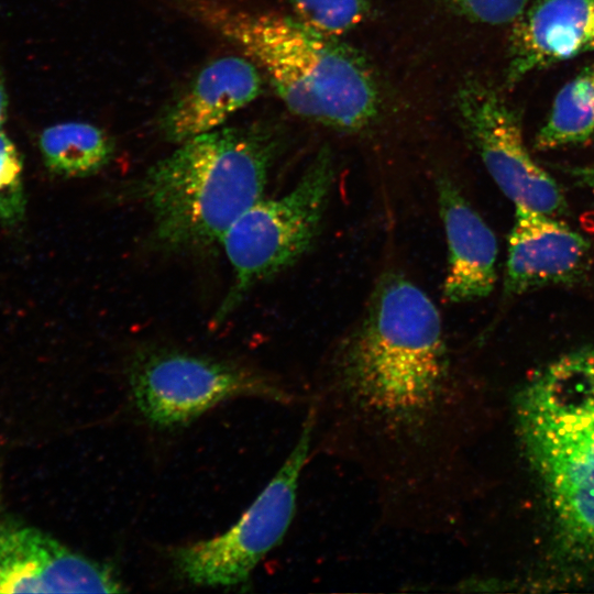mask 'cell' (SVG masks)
I'll list each match as a JSON object with an SVG mask.
<instances>
[{"label": "cell", "mask_w": 594, "mask_h": 594, "mask_svg": "<svg viewBox=\"0 0 594 594\" xmlns=\"http://www.w3.org/2000/svg\"><path fill=\"white\" fill-rule=\"evenodd\" d=\"M21 154L0 129V223L15 226L25 212Z\"/></svg>", "instance_id": "e0dca14e"}, {"label": "cell", "mask_w": 594, "mask_h": 594, "mask_svg": "<svg viewBox=\"0 0 594 594\" xmlns=\"http://www.w3.org/2000/svg\"><path fill=\"white\" fill-rule=\"evenodd\" d=\"M454 107L465 136L515 207L551 216L566 211L560 186L525 144L519 113L496 86L468 77L454 94Z\"/></svg>", "instance_id": "ba28073f"}, {"label": "cell", "mask_w": 594, "mask_h": 594, "mask_svg": "<svg viewBox=\"0 0 594 594\" xmlns=\"http://www.w3.org/2000/svg\"><path fill=\"white\" fill-rule=\"evenodd\" d=\"M129 382L139 411L161 428L188 424L239 396L296 402L275 378L251 366L170 349L138 353L130 365Z\"/></svg>", "instance_id": "52a82bcc"}, {"label": "cell", "mask_w": 594, "mask_h": 594, "mask_svg": "<svg viewBox=\"0 0 594 594\" xmlns=\"http://www.w3.org/2000/svg\"><path fill=\"white\" fill-rule=\"evenodd\" d=\"M128 183L125 197L151 219L155 248L199 254L263 198L285 135L267 122L221 127L188 139Z\"/></svg>", "instance_id": "7a4b0ae2"}, {"label": "cell", "mask_w": 594, "mask_h": 594, "mask_svg": "<svg viewBox=\"0 0 594 594\" xmlns=\"http://www.w3.org/2000/svg\"><path fill=\"white\" fill-rule=\"evenodd\" d=\"M451 13L473 23L512 25L531 0H438Z\"/></svg>", "instance_id": "ac0fdd59"}, {"label": "cell", "mask_w": 594, "mask_h": 594, "mask_svg": "<svg viewBox=\"0 0 594 594\" xmlns=\"http://www.w3.org/2000/svg\"><path fill=\"white\" fill-rule=\"evenodd\" d=\"M590 257L588 240L556 216L516 207L504 293L514 296L574 283L585 273Z\"/></svg>", "instance_id": "30bf717a"}, {"label": "cell", "mask_w": 594, "mask_h": 594, "mask_svg": "<svg viewBox=\"0 0 594 594\" xmlns=\"http://www.w3.org/2000/svg\"><path fill=\"white\" fill-rule=\"evenodd\" d=\"M336 176L333 155L321 147L282 196L261 198L230 227L221 246L232 271L212 322L226 320L258 284L294 265L316 242Z\"/></svg>", "instance_id": "5b68a950"}, {"label": "cell", "mask_w": 594, "mask_h": 594, "mask_svg": "<svg viewBox=\"0 0 594 594\" xmlns=\"http://www.w3.org/2000/svg\"><path fill=\"white\" fill-rule=\"evenodd\" d=\"M594 141V59L556 95L534 139L537 151H552Z\"/></svg>", "instance_id": "9a60e30c"}, {"label": "cell", "mask_w": 594, "mask_h": 594, "mask_svg": "<svg viewBox=\"0 0 594 594\" xmlns=\"http://www.w3.org/2000/svg\"><path fill=\"white\" fill-rule=\"evenodd\" d=\"M294 16L328 35L341 36L362 23L373 11L374 0H286Z\"/></svg>", "instance_id": "2e32d148"}, {"label": "cell", "mask_w": 594, "mask_h": 594, "mask_svg": "<svg viewBox=\"0 0 594 594\" xmlns=\"http://www.w3.org/2000/svg\"><path fill=\"white\" fill-rule=\"evenodd\" d=\"M505 85L594 52V0H535L510 25Z\"/></svg>", "instance_id": "8fae6325"}, {"label": "cell", "mask_w": 594, "mask_h": 594, "mask_svg": "<svg viewBox=\"0 0 594 594\" xmlns=\"http://www.w3.org/2000/svg\"><path fill=\"white\" fill-rule=\"evenodd\" d=\"M8 114V95L3 75L0 68V129L4 124Z\"/></svg>", "instance_id": "ffe728a7"}, {"label": "cell", "mask_w": 594, "mask_h": 594, "mask_svg": "<svg viewBox=\"0 0 594 594\" xmlns=\"http://www.w3.org/2000/svg\"><path fill=\"white\" fill-rule=\"evenodd\" d=\"M113 568L40 530L0 520V593L124 592Z\"/></svg>", "instance_id": "9c48e42d"}, {"label": "cell", "mask_w": 594, "mask_h": 594, "mask_svg": "<svg viewBox=\"0 0 594 594\" xmlns=\"http://www.w3.org/2000/svg\"><path fill=\"white\" fill-rule=\"evenodd\" d=\"M327 396L354 430L392 453L426 455L453 415V374L430 297L399 272L383 274L331 365Z\"/></svg>", "instance_id": "6da1fadb"}, {"label": "cell", "mask_w": 594, "mask_h": 594, "mask_svg": "<svg viewBox=\"0 0 594 594\" xmlns=\"http://www.w3.org/2000/svg\"><path fill=\"white\" fill-rule=\"evenodd\" d=\"M38 145L46 167L63 177L82 178L106 168L113 158L112 138L99 127L80 121L45 128Z\"/></svg>", "instance_id": "5bb4252c"}, {"label": "cell", "mask_w": 594, "mask_h": 594, "mask_svg": "<svg viewBox=\"0 0 594 594\" xmlns=\"http://www.w3.org/2000/svg\"><path fill=\"white\" fill-rule=\"evenodd\" d=\"M436 190L448 243L443 295L451 302L482 299L496 283L495 234L448 175L437 176Z\"/></svg>", "instance_id": "4fadbf2b"}, {"label": "cell", "mask_w": 594, "mask_h": 594, "mask_svg": "<svg viewBox=\"0 0 594 594\" xmlns=\"http://www.w3.org/2000/svg\"><path fill=\"white\" fill-rule=\"evenodd\" d=\"M517 416L561 531L594 553V344L535 374L520 394Z\"/></svg>", "instance_id": "277c9868"}, {"label": "cell", "mask_w": 594, "mask_h": 594, "mask_svg": "<svg viewBox=\"0 0 594 594\" xmlns=\"http://www.w3.org/2000/svg\"><path fill=\"white\" fill-rule=\"evenodd\" d=\"M263 90V74L246 56L229 55L204 66L163 109L158 129L179 144L223 127Z\"/></svg>", "instance_id": "7c38bea8"}, {"label": "cell", "mask_w": 594, "mask_h": 594, "mask_svg": "<svg viewBox=\"0 0 594 594\" xmlns=\"http://www.w3.org/2000/svg\"><path fill=\"white\" fill-rule=\"evenodd\" d=\"M316 424L317 409L312 404L288 457L229 530L170 550L174 570L182 580L206 587H235L249 582L257 564L282 542L293 521L299 477Z\"/></svg>", "instance_id": "8992f818"}, {"label": "cell", "mask_w": 594, "mask_h": 594, "mask_svg": "<svg viewBox=\"0 0 594 594\" xmlns=\"http://www.w3.org/2000/svg\"><path fill=\"white\" fill-rule=\"evenodd\" d=\"M183 12L240 48L292 113L354 133L380 119L383 88L374 66L338 36L295 16L252 11L224 0H184Z\"/></svg>", "instance_id": "3957f363"}, {"label": "cell", "mask_w": 594, "mask_h": 594, "mask_svg": "<svg viewBox=\"0 0 594 594\" xmlns=\"http://www.w3.org/2000/svg\"><path fill=\"white\" fill-rule=\"evenodd\" d=\"M570 177L594 195V163L566 168Z\"/></svg>", "instance_id": "d6986e66"}]
</instances>
